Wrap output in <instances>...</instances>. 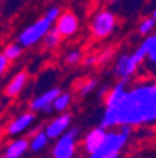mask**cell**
Here are the masks:
<instances>
[{"label": "cell", "instance_id": "6da1fadb", "mask_svg": "<svg viewBox=\"0 0 156 158\" xmlns=\"http://www.w3.org/2000/svg\"><path fill=\"white\" fill-rule=\"evenodd\" d=\"M156 122V85L155 82L138 83L128 89L120 103L106 107L100 126L104 128L124 124L142 126Z\"/></svg>", "mask_w": 156, "mask_h": 158}, {"label": "cell", "instance_id": "7a4b0ae2", "mask_svg": "<svg viewBox=\"0 0 156 158\" xmlns=\"http://www.w3.org/2000/svg\"><path fill=\"white\" fill-rule=\"evenodd\" d=\"M148 54V43L146 40H143L141 45L138 47L134 52L131 54H121L117 58L115 64H114L113 73L115 78L118 79H128L137 72V69L145 62Z\"/></svg>", "mask_w": 156, "mask_h": 158}, {"label": "cell", "instance_id": "3957f363", "mask_svg": "<svg viewBox=\"0 0 156 158\" xmlns=\"http://www.w3.org/2000/svg\"><path fill=\"white\" fill-rule=\"evenodd\" d=\"M131 134L125 133L118 127V130H111L107 133L103 145L96 152L90 155V158H120L121 150L128 143Z\"/></svg>", "mask_w": 156, "mask_h": 158}, {"label": "cell", "instance_id": "277c9868", "mask_svg": "<svg viewBox=\"0 0 156 158\" xmlns=\"http://www.w3.org/2000/svg\"><path fill=\"white\" fill-rule=\"evenodd\" d=\"M52 21L46 16L38 19L34 24L26 27V28L18 34L17 37V43L23 48H30L38 44L39 41H42L44 37L48 34V31L52 28Z\"/></svg>", "mask_w": 156, "mask_h": 158}, {"label": "cell", "instance_id": "5b68a950", "mask_svg": "<svg viewBox=\"0 0 156 158\" xmlns=\"http://www.w3.org/2000/svg\"><path fill=\"white\" fill-rule=\"evenodd\" d=\"M117 27V17L110 10H100L94 14L90 23V30L93 37L103 40L110 37Z\"/></svg>", "mask_w": 156, "mask_h": 158}, {"label": "cell", "instance_id": "8992f818", "mask_svg": "<svg viewBox=\"0 0 156 158\" xmlns=\"http://www.w3.org/2000/svg\"><path fill=\"white\" fill-rule=\"evenodd\" d=\"M79 128L70 127L63 135L58 138L51 151L52 158H73L76 154V141H78Z\"/></svg>", "mask_w": 156, "mask_h": 158}, {"label": "cell", "instance_id": "52a82bcc", "mask_svg": "<svg viewBox=\"0 0 156 158\" xmlns=\"http://www.w3.org/2000/svg\"><path fill=\"white\" fill-rule=\"evenodd\" d=\"M59 93H61L59 88H51L42 92L30 102V110L31 112H42L44 114H51L52 112H55L54 102Z\"/></svg>", "mask_w": 156, "mask_h": 158}, {"label": "cell", "instance_id": "ba28073f", "mask_svg": "<svg viewBox=\"0 0 156 158\" xmlns=\"http://www.w3.org/2000/svg\"><path fill=\"white\" fill-rule=\"evenodd\" d=\"M70 123H72V114L66 112L63 114L58 116V117L52 118L45 127V133L48 134L49 140H58L61 135H63L70 128Z\"/></svg>", "mask_w": 156, "mask_h": 158}, {"label": "cell", "instance_id": "9c48e42d", "mask_svg": "<svg viewBox=\"0 0 156 158\" xmlns=\"http://www.w3.org/2000/svg\"><path fill=\"white\" fill-rule=\"evenodd\" d=\"M107 130L103 127V126H98V127L91 128L90 131L85 135V140H83V148L89 155H91L93 152H96L98 148L103 145L104 140L107 137Z\"/></svg>", "mask_w": 156, "mask_h": 158}, {"label": "cell", "instance_id": "30bf717a", "mask_svg": "<svg viewBox=\"0 0 156 158\" xmlns=\"http://www.w3.org/2000/svg\"><path fill=\"white\" fill-rule=\"evenodd\" d=\"M56 30L61 33L62 37H72L79 28V20L78 16L72 11H65L56 20Z\"/></svg>", "mask_w": 156, "mask_h": 158}, {"label": "cell", "instance_id": "8fae6325", "mask_svg": "<svg viewBox=\"0 0 156 158\" xmlns=\"http://www.w3.org/2000/svg\"><path fill=\"white\" fill-rule=\"evenodd\" d=\"M34 120H35L34 112L21 113V114L17 116L16 118H13V120L7 124V127H6L7 135H18V134H21V133H24L27 128H30V126H33Z\"/></svg>", "mask_w": 156, "mask_h": 158}, {"label": "cell", "instance_id": "7c38bea8", "mask_svg": "<svg viewBox=\"0 0 156 158\" xmlns=\"http://www.w3.org/2000/svg\"><path fill=\"white\" fill-rule=\"evenodd\" d=\"M27 82H28V73H27L26 71L17 72L13 78L10 79V82L6 85V88H4V95L10 99L17 98L20 93L23 92V89L26 88Z\"/></svg>", "mask_w": 156, "mask_h": 158}, {"label": "cell", "instance_id": "4fadbf2b", "mask_svg": "<svg viewBox=\"0 0 156 158\" xmlns=\"http://www.w3.org/2000/svg\"><path fill=\"white\" fill-rule=\"evenodd\" d=\"M127 92H128V81L120 79V81L111 89H108V92L106 93V98H104V105H106V107H113V106H115L117 103H120Z\"/></svg>", "mask_w": 156, "mask_h": 158}, {"label": "cell", "instance_id": "5bb4252c", "mask_svg": "<svg viewBox=\"0 0 156 158\" xmlns=\"http://www.w3.org/2000/svg\"><path fill=\"white\" fill-rule=\"evenodd\" d=\"M30 150V141L27 138H16L10 141L4 148V154L10 158H21Z\"/></svg>", "mask_w": 156, "mask_h": 158}, {"label": "cell", "instance_id": "9a60e30c", "mask_svg": "<svg viewBox=\"0 0 156 158\" xmlns=\"http://www.w3.org/2000/svg\"><path fill=\"white\" fill-rule=\"evenodd\" d=\"M48 140H49V137L45 133V130H39V131L34 133L33 138L30 140V150L33 152L42 151L44 148L46 147V144H48Z\"/></svg>", "mask_w": 156, "mask_h": 158}, {"label": "cell", "instance_id": "2e32d148", "mask_svg": "<svg viewBox=\"0 0 156 158\" xmlns=\"http://www.w3.org/2000/svg\"><path fill=\"white\" fill-rule=\"evenodd\" d=\"M62 38H63V37H62L61 33L56 30V27H52V28L48 31V34H46V35L44 37V40H42L44 47L48 48V49L56 48V47L59 45V43H61Z\"/></svg>", "mask_w": 156, "mask_h": 158}, {"label": "cell", "instance_id": "e0dca14e", "mask_svg": "<svg viewBox=\"0 0 156 158\" xmlns=\"http://www.w3.org/2000/svg\"><path fill=\"white\" fill-rule=\"evenodd\" d=\"M72 103V96L70 93L68 92H61L58 95V98L55 99V102H54V109H55V112H59V113H65L66 109L70 106Z\"/></svg>", "mask_w": 156, "mask_h": 158}, {"label": "cell", "instance_id": "ac0fdd59", "mask_svg": "<svg viewBox=\"0 0 156 158\" xmlns=\"http://www.w3.org/2000/svg\"><path fill=\"white\" fill-rule=\"evenodd\" d=\"M148 43V54H146V61L148 65L156 68V34L155 35H148L146 38Z\"/></svg>", "mask_w": 156, "mask_h": 158}, {"label": "cell", "instance_id": "d6986e66", "mask_svg": "<svg viewBox=\"0 0 156 158\" xmlns=\"http://www.w3.org/2000/svg\"><path fill=\"white\" fill-rule=\"evenodd\" d=\"M4 55L9 58V61L11 62V61H16L17 58H20V55L23 54V47L20 45L18 43H13V44H7L6 47H4L3 52Z\"/></svg>", "mask_w": 156, "mask_h": 158}, {"label": "cell", "instance_id": "ffe728a7", "mask_svg": "<svg viewBox=\"0 0 156 158\" xmlns=\"http://www.w3.org/2000/svg\"><path fill=\"white\" fill-rule=\"evenodd\" d=\"M155 26H156V20L150 16V17L143 19L142 21H141L139 26H138V31H139L141 35H149V34L153 31Z\"/></svg>", "mask_w": 156, "mask_h": 158}, {"label": "cell", "instance_id": "44dd1931", "mask_svg": "<svg viewBox=\"0 0 156 158\" xmlns=\"http://www.w3.org/2000/svg\"><path fill=\"white\" fill-rule=\"evenodd\" d=\"M97 88V81L96 79H87L82 83V86L79 88V93L80 96H87L89 93H91L94 89Z\"/></svg>", "mask_w": 156, "mask_h": 158}, {"label": "cell", "instance_id": "7402d4cb", "mask_svg": "<svg viewBox=\"0 0 156 158\" xmlns=\"http://www.w3.org/2000/svg\"><path fill=\"white\" fill-rule=\"evenodd\" d=\"M82 58H83V56H82V52L79 49H70L65 55V62L68 64V65H76V64H79L80 61H83Z\"/></svg>", "mask_w": 156, "mask_h": 158}, {"label": "cell", "instance_id": "603a6c76", "mask_svg": "<svg viewBox=\"0 0 156 158\" xmlns=\"http://www.w3.org/2000/svg\"><path fill=\"white\" fill-rule=\"evenodd\" d=\"M61 9H59L58 6H51L48 10L45 11V14L44 16H46L49 20H51L52 23H56V20H58V17L61 16Z\"/></svg>", "mask_w": 156, "mask_h": 158}, {"label": "cell", "instance_id": "cb8c5ba5", "mask_svg": "<svg viewBox=\"0 0 156 158\" xmlns=\"http://www.w3.org/2000/svg\"><path fill=\"white\" fill-rule=\"evenodd\" d=\"M9 65H10L9 58H7L4 54H2V55H0V73H2V75H4V73H6Z\"/></svg>", "mask_w": 156, "mask_h": 158}, {"label": "cell", "instance_id": "d4e9b609", "mask_svg": "<svg viewBox=\"0 0 156 158\" xmlns=\"http://www.w3.org/2000/svg\"><path fill=\"white\" fill-rule=\"evenodd\" d=\"M98 62V55H87L83 58V64L85 65H94Z\"/></svg>", "mask_w": 156, "mask_h": 158}, {"label": "cell", "instance_id": "484cf974", "mask_svg": "<svg viewBox=\"0 0 156 158\" xmlns=\"http://www.w3.org/2000/svg\"><path fill=\"white\" fill-rule=\"evenodd\" d=\"M152 17H153V19H155V20H156V9H155V10H153V13H152Z\"/></svg>", "mask_w": 156, "mask_h": 158}, {"label": "cell", "instance_id": "4316f807", "mask_svg": "<svg viewBox=\"0 0 156 158\" xmlns=\"http://www.w3.org/2000/svg\"><path fill=\"white\" fill-rule=\"evenodd\" d=\"M0 158H10V157H9V155H7V154H3V155H2V157H0Z\"/></svg>", "mask_w": 156, "mask_h": 158}, {"label": "cell", "instance_id": "83f0119b", "mask_svg": "<svg viewBox=\"0 0 156 158\" xmlns=\"http://www.w3.org/2000/svg\"><path fill=\"white\" fill-rule=\"evenodd\" d=\"M108 2H111V3H115V2H118V0H108Z\"/></svg>", "mask_w": 156, "mask_h": 158}, {"label": "cell", "instance_id": "f1b7e54d", "mask_svg": "<svg viewBox=\"0 0 156 158\" xmlns=\"http://www.w3.org/2000/svg\"><path fill=\"white\" fill-rule=\"evenodd\" d=\"M155 85H156V81H155Z\"/></svg>", "mask_w": 156, "mask_h": 158}]
</instances>
